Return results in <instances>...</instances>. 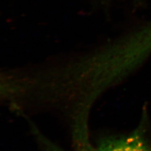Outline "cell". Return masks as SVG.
Returning a JSON list of instances; mask_svg holds the SVG:
<instances>
[{
	"label": "cell",
	"instance_id": "1",
	"mask_svg": "<svg viewBox=\"0 0 151 151\" xmlns=\"http://www.w3.org/2000/svg\"><path fill=\"white\" fill-rule=\"evenodd\" d=\"M87 151H151V142L140 127L127 134L103 138Z\"/></svg>",
	"mask_w": 151,
	"mask_h": 151
}]
</instances>
